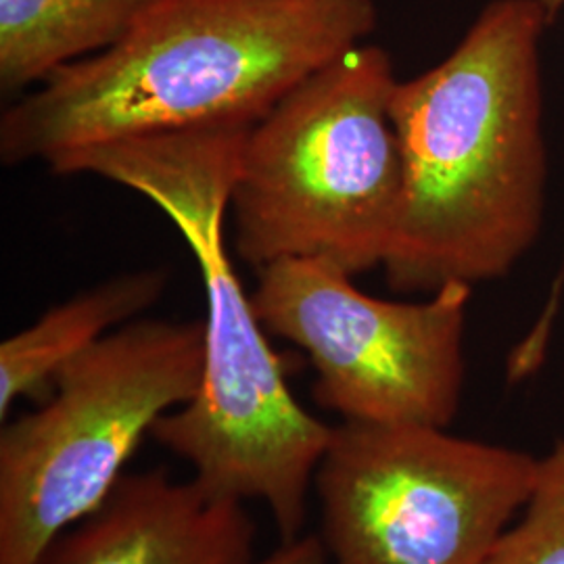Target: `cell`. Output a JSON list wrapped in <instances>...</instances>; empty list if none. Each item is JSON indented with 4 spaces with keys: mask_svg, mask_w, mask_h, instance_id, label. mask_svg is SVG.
<instances>
[{
    "mask_svg": "<svg viewBox=\"0 0 564 564\" xmlns=\"http://www.w3.org/2000/svg\"><path fill=\"white\" fill-rule=\"evenodd\" d=\"M251 128H205L101 142L51 163L93 174L155 203L181 230L202 272L207 321L197 395L163 414L151 437L193 479L237 502H263L282 542L302 535L307 498L333 426L312 416L284 381L251 295L224 245V214Z\"/></svg>",
    "mask_w": 564,
    "mask_h": 564,
    "instance_id": "obj_1",
    "label": "cell"
},
{
    "mask_svg": "<svg viewBox=\"0 0 564 564\" xmlns=\"http://www.w3.org/2000/svg\"><path fill=\"white\" fill-rule=\"evenodd\" d=\"M540 0H494L391 99L403 202L384 260L398 293L498 281L538 241L547 186Z\"/></svg>",
    "mask_w": 564,
    "mask_h": 564,
    "instance_id": "obj_2",
    "label": "cell"
},
{
    "mask_svg": "<svg viewBox=\"0 0 564 564\" xmlns=\"http://www.w3.org/2000/svg\"><path fill=\"white\" fill-rule=\"evenodd\" d=\"M377 28L372 0H149L130 30L63 65L0 120L7 165L101 142L256 126Z\"/></svg>",
    "mask_w": 564,
    "mask_h": 564,
    "instance_id": "obj_3",
    "label": "cell"
},
{
    "mask_svg": "<svg viewBox=\"0 0 564 564\" xmlns=\"http://www.w3.org/2000/svg\"><path fill=\"white\" fill-rule=\"evenodd\" d=\"M398 82L381 46L358 44L251 126L230 195L242 262L321 260L349 276L384 263L403 202Z\"/></svg>",
    "mask_w": 564,
    "mask_h": 564,
    "instance_id": "obj_4",
    "label": "cell"
},
{
    "mask_svg": "<svg viewBox=\"0 0 564 564\" xmlns=\"http://www.w3.org/2000/svg\"><path fill=\"white\" fill-rule=\"evenodd\" d=\"M205 323L137 318L65 364L39 410L0 431V564H39L107 500L144 435L191 402Z\"/></svg>",
    "mask_w": 564,
    "mask_h": 564,
    "instance_id": "obj_5",
    "label": "cell"
},
{
    "mask_svg": "<svg viewBox=\"0 0 564 564\" xmlns=\"http://www.w3.org/2000/svg\"><path fill=\"white\" fill-rule=\"evenodd\" d=\"M540 460L429 424L333 426L314 487L333 564H481Z\"/></svg>",
    "mask_w": 564,
    "mask_h": 564,
    "instance_id": "obj_6",
    "label": "cell"
},
{
    "mask_svg": "<svg viewBox=\"0 0 564 564\" xmlns=\"http://www.w3.org/2000/svg\"><path fill=\"white\" fill-rule=\"evenodd\" d=\"M470 284L426 302L377 300L321 260L260 268L251 302L263 328L295 343L318 379L314 400L347 423L447 429L463 400Z\"/></svg>",
    "mask_w": 564,
    "mask_h": 564,
    "instance_id": "obj_7",
    "label": "cell"
},
{
    "mask_svg": "<svg viewBox=\"0 0 564 564\" xmlns=\"http://www.w3.org/2000/svg\"><path fill=\"white\" fill-rule=\"evenodd\" d=\"M253 542L256 524L242 502L153 468L123 475L39 564H249Z\"/></svg>",
    "mask_w": 564,
    "mask_h": 564,
    "instance_id": "obj_8",
    "label": "cell"
},
{
    "mask_svg": "<svg viewBox=\"0 0 564 564\" xmlns=\"http://www.w3.org/2000/svg\"><path fill=\"white\" fill-rule=\"evenodd\" d=\"M165 272L141 270L101 282L44 312L0 343V419L13 403L53 389L61 368L158 302Z\"/></svg>",
    "mask_w": 564,
    "mask_h": 564,
    "instance_id": "obj_9",
    "label": "cell"
},
{
    "mask_svg": "<svg viewBox=\"0 0 564 564\" xmlns=\"http://www.w3.org/2000/svg\"><path fill=\"white\" fill-rule=\"evenodd\" d=\"M149 0H0V88L13 93L97 55Z\"/></svg>",
    "mask_w": 564,
    "mask_h": 564,
    "instance_id": "obj_10",
    "label": "cell"
},
{
    "mask_svg": "<svg viewBox=\"0 0 564 564\" xmlns=\"http://www.w3.org/2000/svg\"><path fill=\"white\" fill-rule=\"evenodd\" d=\"M481 564H564V440L540 460L521 517Z\"/></svg>",
    "mask_w": 564,
    "mask_h": 564,
    "instance_id": "obj_11",
    "label": "cell"
},
{
    "mask_svg": "<svg viewBox=\"0 0 564 564\" xmlns=\"http://www.w3.org/2000/svg\"><path fill=\"white\" fill-rule=\"evenodd\" d=\"M321 535H300L297 540L282 542L281 547L270 552L262 561H251L249 564H328Z\"/></svg>",
    "mask_w": 564,
    "mask_h": 564,
    "instance_id": "obj_12",
    "label": "cell"
},
{
    "mask_svg": "<svg viewBox=\"0 0 564 564\" xmlns=\"http://www.w3.org/2000/svg\"><path fill=\"white\" fill-rule=\"evenodd\" d=\"M544 4L545 13L550 21L556 20V15L561 13V9L564 7V0H540Z\"/></svg>",
    "mask_w": 564,
    "mask_h": 564,
    "instance_id": "obj_13",
    "label": "cell"
}]
</instances>
